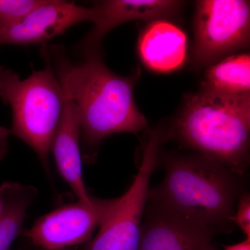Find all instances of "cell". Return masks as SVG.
Wrapping results in <instances>:
<instances>
[{
    "label": "cell",
    "instance_id": "cell-1",
    "mask_svg": "<svg viewBox=\"0 0 250 250\" xmlns=\"http://www.w3.org/2000/svg\"><path fill=\"white\" fill-rule=\"evenodd\" d=\"M54 73L75 104L80 126L82 157L95 162L102 142L116 133L139 134L147 129L146 117L135 103L134 89L140 69L128 76L110 70L101 52L83 54L75 62L62 47L42 45Z\"/></svg>",
    "mask_w": 250,
    "mask_h": 250
},
{
    "label": "cell",
    "instance_id": "cell-2",
    "mask_svg": "<svg viewBox=\"0 0 250 250\" xmlns=\"http://www.w3.org/2000/svg\"><path fill=\"white\" fill-rule=\"evenodd\" d=\"M165 170L149 203L217 233L232 231L241 177L200 155L169 156Z\"/></svg>",
    "mask_w": 250,
    "mask_h": 250
},
{
    "label": "cell",
    "instance_id": "cell-3",
    "mask_svg": "<svg viewBox=\"0 0 250 250\" xmlns=\"http://www.w3.org/2000/svg\"><path fill=\"white\" fill-rule=\"evenodd\" d=\"M166 136L242 177L249 166L250 95L201 88L187 98Z\"/></svg>",
    "mask_w": 250,
    "mask_h": 250
},
{
    "label": "cell",
    "instance_id": "cell-4",
    "mask_svg": "<svg viewBox=\"0 0 250 250\" xmlns=\"http://www.w3.org/2000/svg\"><path fill=\"white\" fill-rule=\"evenodd\" d=\"M45 66L25 80L11 69L0 66V98L12 112L11 134L36 152L48 177L49 154L63 108L64 94L48 57Z\"/></svg>",
    "mask_w": 250,
    "mask_h": 250
},
{
    "label": "cell",
    "instance_id": "cell-5",
    "mask_svg": "<svg viewBox=\"0 0 250 250\" xmlns=\"http://www.w3.org/2000/svg\"><path fill=\"white\" fill-rule=\"evenodd\" d=\"M164 136L154 130L143 146L138 173L127 191L116 198L100 225V231L85 250H138L142 218L149 195L151 177L159 160V147Z\"/></svg>",
    "mask_w": 250,
    "mask_h": 250
},
{
    "label": "cell",
    "instance_id": "cell-6",
    "mask_svg": "<svg viewBox=\"0 0 250 250\" xmlns=\"http://www.w3.org/2000/svg\"><path fill=\"white\" fill-rule=\"evenodd\" d=\"M192 63L211 65L246 48L250 40V4L245 0L196 1Z\"/></svg>",
    "mask_w": 250,
    "mask_h": 250
},
{
    "label": "cell",
    "instance_id": "cell-7",
    "mask_svg": "<svg viewBox=\"0 0 250 250\" xmlns=\"http://www.w3.org/2000/svg\"><path fill=\"white\" fill-rule=\"evenodd\" d=\"M116 199L93 197L62 206L38 219L24 236L43 250H62L89 241Z\"/></svg>",
    "mask_w": 250,
    "mask_h": 250
},
{
    "label": "cell",
    "instance_id": "cell-8",
    "mask_svg": "<svg viewBox=\"0 0 250 250\" xmlns=\"http://www.w3.org/2000/svg\"><path fill=\"white\" fill-rule=\"evenodd\" d=\"M95 10L62 0L43 4L14 24L0 28V46L45 44L75 24L93 22Z\"/></svg>",
    "mask_w": 250,
    "mask_h": 250
},
{
    "label": "cell",
    "instance_id": "cell-9",
    "mask_svg": "<svg viewBox=\"0 0 250 250\" xmlns=\"http://www.w3.org/2000/svg\"><path fill=\"white\" fill-rule=\"evenodd\" d=\"M184 1L174 0H106L95 3L93 27L79 43L83 54L101 52V42L118 26L133 21L168 19L180 12Z\"/></svg>",
    "mask_w": 250,
    "mask_h": 250
},
{
    "label": "cell",
    "instance_id": "cell-10",
    "mask_svg": "<svg viewBox=\"0 0 250 250\" xmlns=\"http://www.w3.org/2000/svg\"><path fill=\"white\" fill-rule=\"evenodd\" d=\"M149 204L138 250H200L217 234Z\"/></svg>",
    "mask_w": 250,
    "mask_h": 250
},
{
    "label": "cell",
    "instance_id": "cell-11",
    "mask_svg": "<svg viewBox=\"0 0 250 250\" xmlns=\"http://www.w3.org/2000/svg\"><path fill=\"white\" fill-rule=\"evenodd\" d=\"M187 51L185 31L166 18L149 22L138 41L141 61L148 68L157 72L180 69L187 61Z\"/></svg>",
    "mask_w": 250,
    "mask_h": 250
},
{
    "label": "cell",
    "instance_id": "cell-12",
    "mask_svg": "<svg viewBox=\"0 0 250 250\" xmlns=\"http://www.w3.org/2000/svg\"><path fill=\"white\" fill-rule=\"evenodd\" d=\"M63 94V108L50 150L62 178L80 200L89 203L93 197L87 191L82 175L80 126L76 108L70 97L64 92Z\"/></svg>",
    "mask_w": 250,
    "mask_h": 250
},
{
    "label": "cell",
    "instance_id": "cell-13",
    "mask_svg": "<svg viewBox=\"0 0 250 250\" xmlns=\"http://www.w3.org/2000/svg\"><path fill=\"white\" fill-rule=\"evenodd\" d=\"M37 195L32 186L6 182L0 187V250H10L22 231L28 208Z\"/></svg>",
    "mask_w": 250,
    "mask_h": 250
},
{
    "label": "cell",
    "instance_id": "cell-14",
    "mask_svg": "<svg viewBox=\"0 0 250 250\" xmlns=\"http://www.w3.org/2000/svg\"><path fill=\"white\" fill-rule=\"evenodd\" d=\"M201 88L235 96L250 95V54H232L210 65Z\"/></svg>",
    "mask_w": 250,
    "mask_h": 250
},
{
    "label": "cell",
    "instance_id": "cell-15",
    "mask_svg": "<svg viewBox=\"0 0 250 250\" xmlns=\"http://www.w3.org/2000/svg\"><path fill=\"white\" fill-rule=\"evenodd\" d=\"M45 0H0V28L21 21Z\"/></svg>",
    "mask_w": 250,
    "mask_h": 250
},
{
    "label": "cell",
    "instance_id": "cell-16",
    "mask_svg": "<svg viewBox=\"0 0 250 250\" xmlns=\"http://www.w3.org/2000/svg\"><path fill=\"white\" fill-rule=\"evenodd\" d=\"M237 209L232 218L233 224L239 227L246 238H250V197L248 192H241L238 197Z\"/></svg>",
    "mask_w": 250,
    "mask_h": 250
},
{
    "label": "cell",
    "instance_id": "cell-17",
    "mask_svg": "<svg viewBox=\"0 0 250 250\" xmlns=\"http://www.w3.org/2000/svg\"><path fill=\"white\" fill-rule=\"evenodd\" d=\"M11 130L0 126V161L2 160L9 150V139Z\"/></svg>",
    "mask_w": 250,
    "mask_h": 250
},
{
    "label": "cell",
    "instance_id": "cell-18",
    "mask_svg": "<svg viewBox=\"0 0 250 250\" xmlns=\"http://www.w3.org/2000/svg\"><path fill=\"white\" fill-rule=\"evenodd\" d=\"M225 250H250V238L233 246L225 247Z\"/></svg>",
    "mask_w": 250,
    "mask_h": 250
},
{
    "label": "cell",
    "instance_id": "cell-19",
    "mask_svg": "<svg viewBox=\"0 0 250 250\" xmlns=\"http://www.w3.org/2000/svg\"><path fill=\"white\" fill-rule=\"evenodd\" d=\"M200 250H217L214 246H212L210 243L209 244L206 245L203 248H202Z\"/></svg>",
    "mask_w": 250,
    "mask_h": 250
},
{
    "label": "cell",
    "instance_id": "cell-20",
    "mask_svg": "<svg viewBox=\"0 0 250 250\" xmlns=\"http://www.w3.org/2000/svg\"><path fill=\"white\" fill-rule=\"evenodd\" d=\"M41 250H43V249H41ZM54 250H70V248H67V249Z\"/></svg>",
    "mask_w": 250,
    "mask_h": 250
}]
</instances>
